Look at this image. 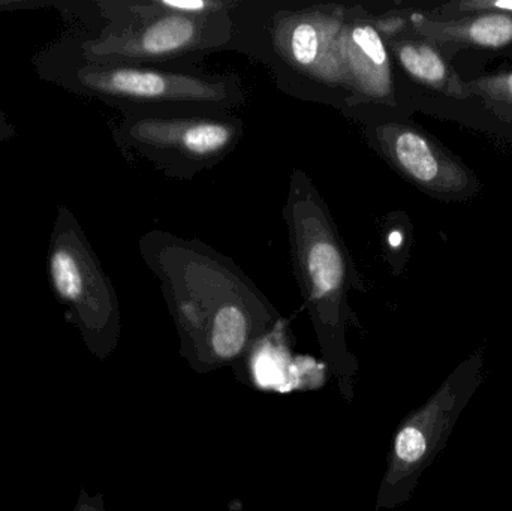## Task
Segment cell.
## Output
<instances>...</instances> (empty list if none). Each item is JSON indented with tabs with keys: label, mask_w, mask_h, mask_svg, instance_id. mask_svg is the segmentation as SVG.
Here are the masks:
<instances>
[{
	"label": "cell",
	"mask_w": 512,
	"mask_h": 511,
	"mask_svg": "<svg viewBox=\"0 0 512 511\" xmlns=\"http://www.w3.org/2000/svg\"><path fill=\"white\" fill-rule=\"evenodd\" d=\"M111 134L125 155L149 161L171 179L192 180L236 150L245 134V122L234 114H123Z\"/></svg>",
	"instance_id": "cell-8"
},
{
	"label": "cell",
	"mask_w": 512,
	"mask_h": 511,
	"mask_svg": "<svg viewBox=\"0 0 512 511\" xmlns=\"http://www.w3.org/2000/svg\"><path fill=\"white\" fill-rule=\"evenodd\" d=\"M484 359L474 354L397 426L375 509L394 510L411 500L424 471L444 450L460 414L483 383Z\"/></svg>",
	"instance_id": "cell-7"
},
{
	"label": "cell",
	"mask_w": 512,
	"mask_h": 511,
	"mask_svg": "<svg viewBox=\"0 0 512 511\" xmlns=\"http://www.w3.org/2000/svg\"><path fill=\"white\" fill-rule=\"evenodd\" d=\"M402 239V234H400L399 231H391V233L388 234V245H390L391 248L397 249L402 245Z\"/></svg>",
	"instance_id": "cell-18"
},
{
	"label": "cell",
	"mask_w": 512,
	"mask_h": 511,
	"mask_svg": "<svg viewBox=\"0 0 512 511\" xmlns=\"http://www.w3.org/2000/svg\"><path fill=\"white\" fill-rule=\"evenodd\" d=\"M15 135V128L11 120L8 119L3 111H0V146L6 141L11 140Z\"/></svg>",
	"instance_id": "cell-17"
},
{
	"label": "cell",
	"mask_w": 512,
	"mask_h": 511,
	"mask_svg": "<svg viewBox=\"0 0 512 511\" xmlns=\"http://www.w3.org/2000/svg\"><path fill=\"white\" fill-rule=\"evenodd\" d=\"M346 117L387 114L399 107L394 63L376 15L361 5L346 6L340 33Z\"/></svg>",
	"instance_id": "cell-10"
},
{
	"label": "cell",
	"mask_w": 512,
	"mask_h": 511,
	"mask_svg": "<svg viewBox=\"0 0 512 511\" xmlns=\"http://www.w3.org/2000/svg\"><path fill=\"white\" fill-rule=\"evenodd\" d=\"M138 249L161 285L180 356L198 374L245 362L282 327V315L242 269L201 240L152 230Z\"/></svg>",
	"instance_id": "cell-1"
},
{
	"label": "cell",
	"mask_w": 512,
	"mask_h": 511,
	"mask_svg": "<svg viewBox=\"0 0 512 511\" xmlns=\"http://www.w3.org/2000/svg\"><path fill=\"white\" fill-rule=\"evenodd\" d=\"M282 215L304 308L325 365L337 378L340 395L351 404L358 362L346 344V327L354 315L348 302L358 282L354 261L328 204L301 168H294L289 177Z\"/></svg>",
	"instance_id": "cell-3"
},
{
	"label": "cell",
	"mask_w": 512,
	"mask_h": 511,
	"mask_svg": "<svg viewBox=\"0 0 512 511\" xmlns=\"http://www.w3.org/2000/svg\"><path fill=\"white\" fill-rule=\"evenodd\" d=\"M349 119L360 123L364 140L376 153L423 191L454 197L474 185V177L463 165L411 123L385 114H360Z\"/></svg>",
	"instance_id": "cell-9"
},
{
	"label": "cell",
	"mask_w": 512,
	"mask_h": 511,
	"mask_svg": "<svg viewBox=\"0 0 512 511\" xmlns=\"http://www.w3.org/2000/svg\"><path fill=\"white\" fill-rule=\"evenodd\" d=\"M32 65L41 80L98 99L122 116H219L246 102L237 75L95 62L80 53L71 32L39 50Z\"/></svg>",
	"instance_id": "cell-2"
},
{
	"label": "cell",
	"mask_w": 512,
	"mask_h": 511,
	"mask_svg": "<svg viewBox=\"0 0 512 511\" xmlns=\"http://www.w3.org/2000/svg\"><path fill=\"white\" fill-rule=\"evenodd\" d=\"M48 281L65 320L80 333L92 356L107 360L119 347V297L68 207L57 206L47 257Z\"/></svg>",
	"instance_id": "cell-6"
},
{
	"label": "cell",
	"mask_w": 512,
	"mask_h": 511,
	"mask_svg": "<svg viewBox=\"0 0 512 511\" xmlns=\"http://www.w3.org/2000/svg\"><path fill=\"white\" fill-rule=\"evenodd\" d=\"M72 511H107L105 510L104 495H90L86 489L81 488Z\"/></svg>",
	"instance_id": "cell-16"
},
{
	"label": "cell",
	"mask_w": 512,
	"mask_h": 511,
	"mask_svg": "<svg viewBox=\"0 0 512 511\" xmlns=\"http://www.w3.org/2000/svg\"><path fill=\"white\" fill-rule=\"evenodd\" d=\"M379 30L384 35L393 63L414 83L436 90L454 98H466L465 84L459 80L439 53L435 44L406 30L405 18L399 15L376 17Z\"/></svg>",
	"instance_id": "cell-11"
},
{
	"label": "cell",
	"mask_w": 512,
	"mask_h": 511,
	"mask_svg": "<svg viewBox=\"0 0 512 511\" xmlns=\"http://www.w3.org/2000/svg\"><path fill=\"white\" fill-rule=\"evenodd\" d=\"M466 93H478L512 107V72L487 75L465 84Z\"/></svg>",
	"instance_id": "cell-13"
},
{
	"label": "cell",
	"mask_w": 512,
	"mask_h": 511,
	"mask_svg": "<svg viewBox=\"0 0 512 511\" xmlns=\"http://www.w3.org/2000/svg\"><path fill=\"white\" fill-rule=\"evenodd\" d=\"M66 3L65 0H0V12L36 8H56L62 12Z\"/></svg>",
	"instance_id": "cell-15"
},
{
	"label": "cell",
	"mask_w": 512,
	"mask_h": 511,
	"mask_svg": "<svg viewBox=\"0 0 512 511\" xmlns=\"http://www.w3.org/2000/svg\"><path fill=\"white\" fill-rule=\"evenodd\" d=\"M105 26L71 30L78 50L95 62L198 69L233 48L237 0H99Z\"/></svg>",
	"instance_id": "cell-4"
},
{
	"label": "cell",
	"mask_w": 512,
	"mask_h": 511,
	"mask_svg": "<svg viewBox=\"0 0 512 511\" xmlns=\"http://www.w3.org/2000/svg\"><path fill=\"white\" fill-rule=\"evenodd\" d=\"M409 26L432 44H465L487 50L512 45V15L483 12L450 21H433L412 12Z\"/></svg>",
	"instance_id": "cell-12"
},
{
	"label": "cell",
	"mask_w": 512,
	"mask_h": 511,
	"mask_svg": "<svg viewBox=\"0 0 512 511\" xmlns=\"http://www.w3.org/2000/svg\"><path fill=\"white\" fill-rule=\"evenodd\" d=\"M345 9L331 3L237 0L231 50L264 63L283 92L342 111L340 33Z\"/></svg>",
	"instance_id": "cell-5"
},
{
	"label": "cell",
	"mask_w": 512,
	"mask_h": 511,
	"mask_svg": "<svg viewBox=\"0 0 512 511\" xmlns=\"http://www.w3.org/2000/svg\"><path fill=\"white\" fill-rule=\"evenodd\" d=\"M456 12L468 14H483V12H496V14L512 15V0H465V2L450 5Z\"/></svg>",
	"instance_id": "cell-14"
}]
</instances>
